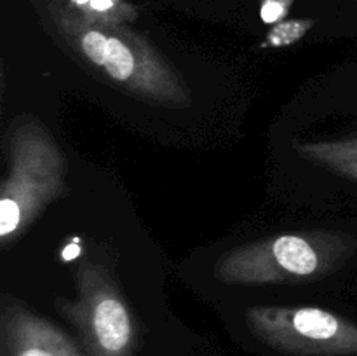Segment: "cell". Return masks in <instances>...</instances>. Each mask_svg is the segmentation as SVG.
<instances>
[{"mask_svg":"<svg viewBox=\"0 0 357 356\" xmlns=\"http://www.w3.org/2000/svg\"><path fill=\"white\" fill-rule=\"evenodd\" d=\"M33 3L56 37L103 80L155 103L190 101L183 79L131 28L87 20L68 0H33Z\"/></svg>","mask_w":357,"mask_h":356,"instance_id":"1","label":"cell"},{"mask_svg":"<svg viewBox=\"0 0 357 356\" xmlns=\"http://www.w3.org/2000/svg\"><path fill=\"white\" fill-rule=\"evenodd\" d=\"M274 3H279V6H284V7H291L293 0H261V9L268 6H274Z\"/></svg>","mask_w":357,"mask_h":356,"instance_id":"10","label":"cell"},{"mask_svg":"<svg viewBox=\"0 0 357 356\" xmlns=\"http://www.w3.org/2000/svg\"><path fill=\"white\" fill-rule=\"evenodd\" d=\"M356 248L354 237L345 232L279 234L222 255L215 276L229 285L307 281L342 267Z\"/></svg>","mask_w":357,"mask_h":356,"instance_id":"3","label":"cell"},{"mask_svg":"<svg viewBox=\"0 0 357 356\" xmlns=\"http://www.w3.org/2000/svg\"><path fill=\"white\" fill-rule=\"evenodd\" d=\"M244 321L261 344L284 355H357V325L321 307L253 306Z\"/></svg>","mask_w":357,"mask_h":356,"instance_id":"5","label":"cell"},{"mask_svg":"<svg viewBox=\"0 0 357 356\" xmlns=\"http://www.w3.org/2000/svg\"><path fill=\"white\" fill-rule=\"evenodd\" d=\"M66 161L51 131L31 115L7 131V171L0 188V239L20 237L33 220L66 194Z\"/></svg>","mask_w":357,"mask_h":356,"instance_id":"2","label":"cell"},{"mask_svg":"<svg viewBox=\"0 0 357 356\" xmlns=\"http://www.w3.org/2000/svg\"><path fill=\"white\" fill-rule=\"evenodd\" d=\"M296 150L300 156L317 166L357 180V135L328 142L298 143Z\"/></svg>","mask_w":357,"mask_h":356,"instance_id":"7","label":"cell"},{"mask_svg":"<svg viewBox=\"0 0 357 356\" xmlns=\"http://www.w3.org/2000/svg\"><path fill=\"white\" fill-rule=\"evenodd\" d=\"M314 27V20H288L279 21L268 31L264 45L267 47H282L293 42H298L310 28Z\"/></svg>","mask_w":357,"mask_h":356,"instance_id":"9","label":"cell"},{"mask_svg":"<svg viewBox=\"0 0 357 356\" xmlns=\"http://www.w3.org/2000/svg\"><path fill=\"white\" fill-rule=\"evenodd\" d=\"M0 356H86L82 346L17 300H3Z\"/></svg>","mask_w":357,"mask_h":356,"instance_id":"6","label":"cell"},{"mask_svg":"<svg viewBox=\"0 0 357 356\" xmlns=\"http://www.w3.org/2000/svg\"><path fill=\"white\" fill-rule=\"evenodd\" d=\"M75 283V299H56L54 304L77 330L86 356H135L138 323L107 269L82 262Z\"/></svg>","mask_w":357,"mask_h":356,"instance_id":"4","label":"cell"},{"mask_svg":"<svg viewBox=\"0 0 357 356\" xmlns=\"http://www.w3.org/2000/svg\"><path fill=\"white\" fill-rule=\"evenodd\" d=\"M68 2L87 20L105 24L126 27L129 21H135L138 16L136 7H132L128 0H68Z\"/></svg>","mask_w":357,"mask_h":356,"instance_id":"8","label":"cell"}]
</instances>
